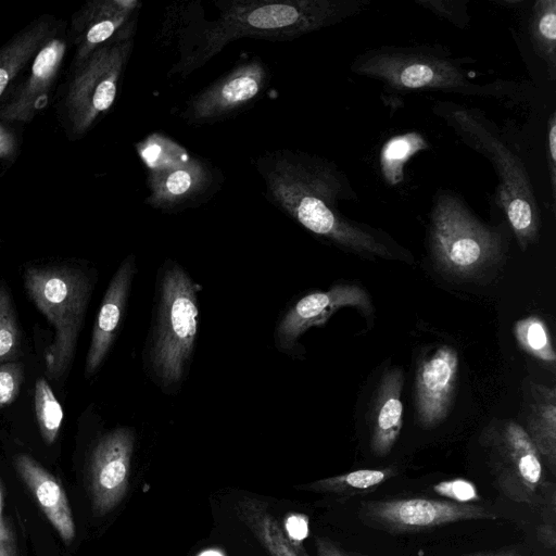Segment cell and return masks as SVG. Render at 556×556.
I'll return each mask as SVG.
<instances>
[{"label":"cell","instance_id":"6da1fadb","mask_svg":"<svg viewBox=\"0 0 556 556\" xmlns=\"http://www.w3.org/2000/svg\"><path fill=\"white\" fill-rule=\"evenodd\" d=\"M370 0H218L215 17L197 1L168 10L163 31L175 41L177 59L169 70L181 77L203 66L237 39L287 41L333 26L359 14Z\"/></svg>","mask_w":556,"mask_h":556},{"label":"cell","instance_id":"7a4b0ae2","mask_svg":"<svg viewBox=\"0 0 556 556\" xmlns=\"http://www.w3.org/2000/svg\"><path fill=\"white\" fill-rule=\"evenodd\" d=\"M254 167L265 198L311 233L359 254L394 257L386 235L341 213V201L358 198L333 162L282 148L257 156Z\"/></svg>","mask_w":556,"mask_h":556},{"label":"cell","instance_id":"3957f363","mask_svg":"<svg viewBox=\"0 0 556 556\" xmlns=\"http://www.w3.org/2000/svg\"><path fill=\"white\" fill-rule=\"evenodd\" d=\"M200 290L201 286L177 262L166 260L160 267L144 363L151 379L166 394L180 390L190 369Z\"/></svg>","mask_w":556,"mask_h":556},{"label":"cell","instance_id":"277c9868","mask_svg":"<svg viewBox=\"0 0 556 556\" xmlns=\"http://www.w3.org/2000/svg\"><path fill=\"white\" fill-rule=\"evenodd\" d=\"M437 116L471 150L492 164L498 178L496 203L522 250L533 243L541 228V212L529 173L508 146L497 125L480 109L450 101L433 106Z\"/></svg>","mask_w":556,"mask_h":556},{"label":"cell","instance_id":"5b68a950","mask_svg":"<svg viewBox=\"0 0 556 556\" xmlns=\"http://www.w3.org/2000/svg\"><path fill=\"white\" fill-rule=\"evenodd\" d=\"M475 62L470 58L453 56L442 48L382 46L356 55L350 68L394 91L435 90L497 99L514 93L516 86L510 81H473L475 74L466 65Z\"/></svg>","mask_w":556,"mask_h":556},{"label":"cell","instance_id":"8992f818","mask_svg":"<svg viewBox=\"0 0 556 556\" xmlns=\"http://www.w3.org/2000/svg\"><path fill=\"white\" fill-rule=\"evenodd\" d=\"M429 244L442 270L468 277L501 260L505 237L476 216L459 194L441 189L432 200Z\"/></svg>","mask_w":556,"mask_h":556},{"label":"cell","instance_id":"52a82bcc","mask_svg":"<svg viewBox=\"0 0 556 556\" xmlns=\"http://www.w3.org/2000/svg\"><path fill=\"white\" fill-rule=\"evenodd\" d=\"M147 167L146 203L178 213L206 203L223 186L220 170L173 139L153 132L136 144Z\"/></svg>","mask_w":556,"mask_h":556},{"label":"cell","instance_id":"ba28073f","mask_svg":"<svg viewBox=\"0 0 556 556\" xmlns=\"http://www.w3.org/2000/svg\"><path fill=\"white\" fill-rule=\"evenodd\" d=\"M24 285L54 329L46 351V368L51 378L58 379L75 354L93 282L84 270L58 265L27 268Z\"/></svg>","mask_w":556,"mask_h":556},{"label":"cell","instance_id":"9c48e42d","mask_svg":"<svg viewBox=\"0 0 556 556\" xmlns=\"http://www.w3.org/2000/svg\"><path fill=\"white\" fill-rule=\"evenodd\" d=\"M137 21L138 14L85 60L74 64L63 113L75 135L88 131L114 104L135 46Z\"/></svg>","mask_w":556,"mask_h":556},{"label":"cell","instance_id":"30bf717a","mask_svg":"<svg viewBox=\"0 0 556 556\" xmlns=\"http://www.w3.org/2000/svg\"><path fill=\"white\" fill-rule=\"evenodd\" d=\"M479 442L501 494L516 503H543L552 482L545 480L543 460L526 429L514 420H492Z\"/></svg>","mask_w":556,"mask_h":556},{"label":"cell","instance_id":"8fae6325","mask_svg":"<svg viewBox=\"0 0 556 556\" xmlns=\"http://www.w3.org/2000/svg\"><path fill=\"white\" fill-rule=\"evenodd\" d=\"M357 517L369 528L400 534L466 520H494L498 515L478 503L407 497L362 502Z\"/></svg>","mask_w":556,"mask_h":556},{"label":"cell","instance_id":"7c38bea8","mask_svg":"<svg viewBox=\"0 0 556 556\" xmlns=\"http://www.w3.org/2000/svg\"><path fill=\"white\" fill-rule=\"evenodd\" d=\"M269 81L267 64L253 56L193 94L180 116L189 125L228 119L253 106L265 94Z\"/></svg>","mask_w":556,"mask_h":556},{"label":"cell","instance_id":"4fadbf2b","mask_svg":"<svg viewBox=\"0 0 556 556\" xmlns=\"http://www.w3.org/2000/svg\"><path fill=\"white\" fill-rule=\"evenodd\" d=\"M135 439L132 428L118 427L94 444L88 463V490L96 516L111 511L127 493Z\"/></svg>","mask_w":556,"mask_h":556},{"label":"cell","instance_id":"5bb4252c","mask_svg":"<svg viewBox=\"0 0 556 556\" xmlns=\"http://www.w3.org/2000/svg\"><path fill=\"white\" fill-rule=\"evenodd\" d=\"M372 311L368 293L357 285L338 283L324 292L306 294L289 306L277 321L274 339L277 349L291 352L299 338L311 327L321 326L339 308Z\"/></svg>","mask_w":556,"mask_h":556},{"label":"cell","instance_id":"9a60e30c","mask_svg":"<svg viewBox=\"0 0 556 556\" xmlns=\"http://www.w3.org/2000/svg\"><path fill=\"white\" fill-rule=\"evenodd\" d=\"M458 355L442 345L418 363L415 382V407L424 428L439 425L448 414L457 380Z\"/></svg>","mask_w":556,"mask_h":556},{"label":"cell","instance_id":"2e32d148","mask_svg":"<svg viewBox=\"0 0 556 556\" xmlns=\"http://www.w3.org/2000/svg\"><path fill=\"white\" fill-rule=\"evenodd\" d=\"M66 50V41L58 31L42 46L34 58L26 78L0 106V122L29 123L55 81Z\"/></svg>","mask_w":556,"mask_h":556},{"label":"cell","instance_id":"e0dca14e","mask_svg":"<svg viewBox=\"0 0 556 556\" xmlns=\"http://www.w3.org/2000/svg\"><path fill=\"white\" fill-rule=\"evenodd\" d=\"M136 273V256L130 254L119 264L106 288L94 321L90 346L86 356V378L92 376L100 368L116 339L127 309Z\"/></svg>","mask_w":556,"mask_h":556},{"label":"cell","instance_id":"ac0fdd59","mask_svg":"<svg viewBox=\"0 0 556 556\" xmlns=\"http://www.w3.org/2000/svg\"><path fill=\"white\" fill-rule=\"evenodd\" d=\"M140 7L137 0H96L87 3L74 17V64L110 40L138 14Z\"/></svg>","mask_w":556,"mask_h":556},{"label":"cell","instance_id":"d6986e66","mask_svg":"<svg viewBox=\"0 0 556 556\" xmlns=\"http://www.w3.org/2000/svg\"><path fill=\"white\" fill-rule=\"evenodd\" d=\"M14 466L50 523L61 539L70 544L75 538V523L66 494L59 480L25 454L15 457Z\"/></svg>","mask_w":556,"mask_h":556},{"label":"cell","instance_id":"ffe728a7","mask_svg":"<svg viewBox=\"0 0 556 556\" xmlns=\"http://www.w3.org/2000/svg\"><path fill=\"white\" fill-rule=\"evenodd\" d=\"M403 372L388 369L378 386L370 415V450L379 457L387 456L396 442L403 425Z\"/></svg>","mask_w":556,"mask_h":556},{"label":"cell","instance_id":"44dd1931","mask_svg":"<svg viewBox=\"0 0 556 556\" xmlns=\"http://www.w3.org/2000/svg\"><path fill=\"white\" fill-rule=\"evenodd\" d=\"M58 29L52 18L42 17L25 27L0 49V98Z\"/></svg>","mask_w":556,"mask_h":556},{"label":"cell","instance_id":"7402d4cb","mask_svg":"<svg viewBox=\"0 0 556 556\" xmlns=\"http://www.w3.org/2000/svg\"><path fill=\"white\" fill-rule=\"evenodd\" d=\"M527 433L552 472L556 468V390L531 383Z\"/></svg>","mask_w":556,"mask_h":556},{"label":"cell","instance_id":"603a6c76","mask_svg":"<svg viewBox=\"0 0 556 556\" xmlns=\"http://www.w3.org/2000/svg\"><path fill=\"white\" fill-rule=\"evenodd\" d=\"M532 49L544 63L551 80L556 79V0H536L529 21Z\"/></svg>","mask_w":556,"mask_h":556},{"label":"cell","instance_id":"cb8c5ba5","mask_svg":"<svg viewBox=\"0 0 556 556\" xmlns=\"http://www.w3.org/2000/svg\"><path fill=\"white\" fill-rule=\"evenodd\" d=\"M397 475L395 467L358 469L348 473L317 480L304 486L306 490L336 496H356L378 489Z\"/></svg>","mask_w":556,"mask_h":556},{"label":"cell","instance_id":"d4e9b609","mask_svg":"<svg viewBox=\"0 0 556 556\" xmlns=\"http://www.w3.org/2000/svg\"><path fill=\"white\" fill-rule=\"evenodd\" d=\"M428 148L427 140L416 131L390 138L380 152L381 173L384 180L397 185L404 177L405 163L417 152Z\"/></svg>","mask_w":556,"mask_h":556},{"label":"cell","instance_id":"484cf974","mask_svg":"<svg viewBox=\"0 0 556 556\" xmlns=\"http://www.w3.org/2000/svg\"><path fill=\"white\" fill-rule=\"evenodd\" d=\"M35 413L42 440L52 444L58 438L63 421V409L45 378L35 383Z\"/></svg>","mask_w":556,"mask_h":556},{"label":"cell","instance_id":"4316f807","mask_svg":"<svg viewBox=\"0 0 556 556\" xmlns=\"http://www.w3.org/2000/svg\"><path fill=\"white\" fill-rule=\"evenodd\" d=\"M515 334L529 354L554 366L556 356L546 325L535 316L520 319L516 323Z\"/></svg>","mask_w":556,"mask_h":556},{"label":"cell","instance_id":"83f0119b","mask_svg":"<svg viewBox=\"0 0 556 556\" xmlns=\"http://www.w3.org/2000/svg\"><path fill=\"white\" fill-rule=\"evenodd\" d=\"M21 352V332L10 292L0 287V364L15 359Z\"/></svg>","mask_w":556,"mask_h":556},{"label":"cell","instance_id":"f1b7e54d","mask_svg":"<svg viewBox=\"0 0 556 556\" xmlns=\"http://www.w3.org/2000/svg\"><path fill=\"white\" fill-rule=\"evenodd\" d=\"M415 3L458 28L469 27L470 15L467 0H415Z\"/></svg>","mask_w":556,"mask_h":556},{"label":"cell","instance_id":"f546056e","mask_svg":"<svg viewBox=\"0 0 556 556\" xmlns=\"http://www.w3.org/2000/svg\"><path fill=\"white\" fill-rule=\"evenodd\" d=\"M24 379V368L21 363L7 362L0 364V408L15 401L20 394Z\"/></svg>","mask_w":556,"mask_h":556},{"label":"cell","instance_id":"4dcf8cb0","mask_svg":"<svg viewBox=\"0 0 556 556\" xmlns=\"http://www.w3.org/2000/svg\"><path fill=\"white\" fill-rule=\"evenodd\" d=\"M432 490L437 494L456 503H478L481 498L477 486L462 478L441 481L432 485Z\"/></svg>","mask_w":556,"mask_h":556},{"label":"cell","instance_id":"1f68e13d","mask_svg":"<svg viewBox=\"0 0 556 556\" xmlns=\"http://www.w3.org/2000/svg\"><path fill=\"white\" fill-rule=\"evenodd\" d=\"M547 168L549 173V181L552 187V197L556 199V114L553 112L548 118L547 140Z\"/></svg>","mask_w":556,"mask_h":556},{"label":"cell","instance_id":"d6a6232c","mask_svg":"<svg viewBox=\"0 0 556 556\" xmlns=\"http://www.w3.org/2000/svg\"><path fill=\"white\" fill-rule=\"evenodd\" d=\"M283 531L292 543L301 545L308 535V518L303 514H289L285 519Z\"/></svg>","mask_w":556,"mask_h":556},{"label":"cell","instance_id":"836d02e7","mask_svg":"<svg viewBox=\"0 0 556 556\" xmlns=\"http://www.w3.org/2000/svg\"><path fill=\"white\" fill-rule=\"evenodd\" d=\"M0 556H17L14 534L3 517L2 491L0 485Z\"/></svg>","mask_w":556,"mask_h":556},{"label":"cell","instance_id":"e575fe53","mask_svg":"<svg viewBox=\"0 0 556 556\" xmlns=\"http://www.w3.org/2000/svg\"><path fill=\"white\" fill-rule=\"evenodd\" d=\"M538 540L549 549L556 546L555 518L544 520L536 529Z\"/></svg>","mask_w":556,"mask_h":556},{"label":"cell","instance_id":"d590c367","mask_svg":"<svg viewBox=\"0 0 556 556\" xmlns=\"http://www.w3.org/2000/svg\"><path fill=\"white\" fill-rule=\"evenodd\" d=\"M17 148V138L12 129L0 124V157L11 156Z\"/></svg>","mask_w":556,"mask_h":556},{"label":"cell","instance_id":"8d00e7d4","mask_svg":"<svg viewBox=\"0 0 556 556\" xmlns=\"http://www.w3.org/2000/svg\"><path fill=\"white\" fill-rule=\"evenodd\" d=\"M315 546L317 556H352L345 553L339 545L326 538H316Z\"/></svg>","mask_w":556,"mask_h":556},{"label":"cell","instance_id":"74e56055","mask_svg":"<svg viewBox=\"0 0 556 556\" xmlns=\"http://www.w3.org/2000/svg\"><path fill=\"white\" fill-rule=\"evenodd\" d=\"M463 556H523L520 554L517 549L514 548H506V549H498V551H490V552H476L466 554Z\"/></svg>","mask_w":556,"mask_h":556},{"label":"cell","instance_id":"f35d334b","mask_svg":"<svg viewBox=\"0 0 556 556\" xmlns=\"http://www.w3.org/2000/svg\"><path fill=\"white\" fill-rule=\"evenodd\" d=\"M200 556H222V555L219 553H217V552L210 551V552L203 553Z\"/></svg>","mask_w":556,"mask_h":556},{"label":"cell","instance_id":"ab89813d","mask_svg":"<svg viewBox=\"0 0 556 556\" xmlns=\"http://www.w3.org/2000/svg\"><path fill=\"white\" fill-rule=\"evenodd\" d=\"M352 556H367V555H363V554H359V553H353L351 554Z\"/></svg>","mask_w":556,"mask_h":556}]
</instances>
